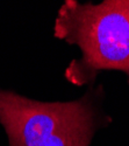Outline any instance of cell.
Here are the masks:
<instances>
[{
    "label": "cell",
    "mask_w": 129,
    "mask_h": 146,
    "mask_svg": "<svg viewBox=\"0 0 129 146\" xmlns=\"http://www.w3.org/2000/svg\"><path fill=\"white\" fill-rule=\"evenodd\" d=\"M102 83L71 101H39L0 87V125L8 146H91L113 118Z\"/></svg>",
    "instance_id": "6da1fadb"
},
{
    "label": "cell",
    "mask_w": 129,
    "mask_h": 146,
    "mask_svg": "<svg viewBox=\"0 0 129 146\" xmlns=\"http://www.w3.org/2000/svg\"><path fill=\"white\" fill-rule=\"evenodd\" d=\"M52 31L55 39L80 50L64 70L70 84L93 86L101 72L118 71L129 86V0H63Z\"/></svg>",
    "instance_id": "7a4b0ae2"
}]
</instances>
